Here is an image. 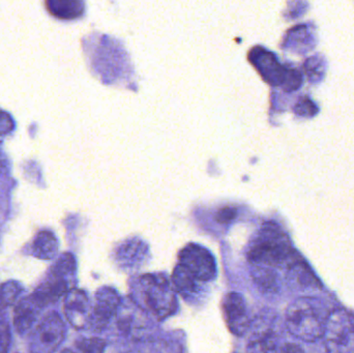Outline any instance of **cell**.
<instances>
[{
  "label": "cell",
  "instance_id": "ffe728a7",
  "mask_svg": "<svg viewBox=\"0 0 354 353\" xmlns=\"http://www.w3.org/2000/svg\"><path fill=\"white\" fill-rule=\"evenodd\" d=\"M131 353H179L177 347L165 341L153 342V343L145 344L142 348Z\"/></svg>",
  "mask_w": 354,
  "mask_h": 353
},
{
  "label": "cell",
  "instance_id": "ba28073f",
  "mask_svg": "<svg viewBox=\"0 0 354 353\" xmlns=\"http://www.w3.org/2000/svg\"><path fill=\"white\" fill-rule=\"evenodd\" d=\"M179 263L187 269L198 282H210L218 275L214 255L198 244H189L179 252Z\"/></svg>",
  "mask_w": 354,
  "mask_h": 353
},
{
  "label": "cell",
  "instance_id": "8fae6325",
  "mask_svg": "<svg viewBox=\"0 0 354 353\" xmlns=\"http://www.w3.org/2000/svg\"><path fill=\"white\" fill-rule=\"evenodd\" d=\"M64 310L66 319L73 327L76 330L88 327L93 308L88 296L83 290L74 288L66 294Z\"/></svg>",
  "mask_w": 354,
  "mask_h": 353
},
{
  "label": "cell",
  "instance_id": "9c48e42d",
  "mask_svg": "<svg viewBox=\"0 0 354 353\" xmlns=\"http://www.w3.org/2000/svg\"><path fill=\"white\" fill-rule=\"evenodd\" d=\"M120 308V298L114 288L104 286L95 294V304L91 310L88 327L95 333H102L116 316Z\"/></svg>",
  "mask_w": 354,
  "mask_h": 353
},
{
  "label": "cell",
  "instance_id": "277c9868",
  "mask_svg": "<svg viewBox=\"0 0 354 353\" xmlns=\"http://www.w3.org/2000/svg\"><path fill=\"white\" fill-rule=\"evenodd\" d=\"M77 263L74 255L64 253L48 271L33 296L45 308L62 296L74 289L76 285Z\"/></svg>",
  "mask_w": 354,
  "mask_h": 353
},
{
  "label": "cell",
  "instance_id": "7a4b0ae2",
  "mask_svg": "<svg viewBox=\"0 0 354 353\" xmlns=\"http://www.w3.org/2000/svg\"><path fill=\"white\" fill-rule=\"evenodd\" d=\"M251 267H287L295 258L287 234L274 223H266L252 238L247 253Z\"/></svg>",
  "mask_w": 354,
  "mask_h": 353
},
{
  "label": "cell",
  "instance_id": "5b68a950",
  "mask_svg": "<svg viewBox=\"0 0 354 353\" xmlns=\"http://www.w3.org/2000/svg\"><path fill=\"white\" fill-rule=\"evenodd\" d=\"M326 353H354V317L344 310L328 315L324 333Z\"/></svg>",
  "mask_w": 354,
  "mask_h": 353
},
{
  "label": "cell",
  "instance_id": "52a82bcc",
  "mask_svg": "<svg viewBox=\"0 0 354 353\" xmlns=\"http://www.w3.org/2000/svg\"><path fill=\"white\" fill-rule=\"evenodd\" d=\"M66 337V325L55 312L46 315L35 327L29 340V353H53Z\"/></svg>",
  "mask_w": 354,
  "mask_h": 353
},
{
  "label": "cell",
  "instance_id": "44dd1931",
  "mask_svg": "<svg viewBox=\"0 0 354 353\" xmlns=\"http://www.w3.org/2000/svg\"><path fill=\"white\" fill-rule=\"evenodd\" d=\"M12 344V332L6 319L0 318V353L10 352Z\"/></svg>",
  "mask_w": 354,
  "mask_h": 353
},
{
  "label": "cell",
  "instance_id": "4fadbf2b",
  "mask_svg": "<svg viewBox=\"0 0 354 353\" xmlns=\"http://www.w3.org/2000/svg\"><path fill=\"white\" fill-rule=\"evenodd\" d=\"M147 253H149V248L147 245L138 238H133L118 247L116 251V259L120 267L133 269L142 265Z\"/></svg>",
  "mask_w": 354,
  "mask_h": 353
},
{
  "label": "cell",
  "instance_id": "7c38bea8",
  "mask_svg": "<svg viewBox=\"0 0 354 353\" xmlns=\"http://www.w3.org/2000/svg\"><path fill=\"white\" fill-rule=\"evenodd\" d=\"M43 306L31 296L22 298L15 310L14 325L20 335H26L39 318Z\"/></svg>",
  "mask_w": 354,
  "mask_h": 353
},
{
  "label": "cell",
  "instance_id": "d4e9b609",
  "mask_svg": "<svg viewBox=\"0 0 354 353\" xmlns=\"http://www.w3.org/2000/svg\"><path fill=\"white\" fill-rule=\"evenodd\" d=\"M8 172V163L3 153L0 151V176L6 175Z\"/></svg>",
  "mask_w": 354,
  "mask_h": 353
},
{
  "label": "cell",
  "instance_id": "d6986e66",
  "mask_svg": "<svg viewBox=\"0 0 354 353\" xmlns=\"http://www.w3.org/2000/svg\"><path fill=\"white\" fill-rule=\"evenodd\" d=\"M77 347L82 353H104L106 342L101 338H86L77 341Z\"/></svg>",
  "mask_w": 354,
  "mask_h": 353
},
{
  "label": "cell",
  "instance_id": "5bb4252c",
  "mask_svg": "<svg viewBox=\"0 0 354 353\" xmlns=\"http://www.w3.org/2000/svg\"><path fill=\"white\" fill-rule=\"evenodd\" d=\"M58 252V240L53 232L43 230L35 238L32 244V254L41 260L55 258Z\"/></svg>",
  "mask_w": 354,
  "mask_h": 353
},
{
  "label": "cell",
  "instance_id": "2e32d148",
  "mask_svg": "<svg viewBox=\"0 0 354 353\" xmlns=\"http://www.w3.org/2000/svg\"><path fill=\"white\" fill-rule=\"evenodd\" d=\"M48 10L59 19L78 18L84 12V3L80 1H49Z\"/></svg>",
  "mask_w": 354,
  "mask_h": 353
},
{
  "label": "cell",
  "instance_id": "30bf717a",
  "mask_svg": "<svg viewBox=\"0 0 354 353\" xmlns=\"http://www.w3.org/2000/svg\"><path fill=\"white\" fill-rule=\"evenodd\" d=\"M227 327L233 335L241 337L249 331L251 321L248 315L245 298L237 292H229L222 303Z\"/></svg>",
  "mask_w": 354,
  "mask_h": 353
},
{
  "label": "cell",
  "instance_id": "9a60e30c",
  "mask_svg": "<svg viewBox=\"0 0 354 353\" xmlns=\"http://www.w3.org/2000/svg\"><path fill=\"white\" fill-rule=\"evenodd\" d=\"M172 284L176 292L183 298L193 296L197 292L198 281L183 265H177L172 275Z\"/></svg>",
  "mask_w": 354,
  "mask_h": 353
},
{
  "label": "cell",
  "instance_id": "e0dca14e",
  "mask_svg": "<svg viewBox=\"0 0 354 353\" xmlns=\"http://www.w3.org/2000/svg\"><path fill=\"white\" fill-rule=\"evenodd\" d=\"M252 278L256 285L266 292H277L279 289L278 275L268 267H251Z\"/></svg>",
  "mask_w": 354,
  "mask_h": 353
},
{
  "label": "cell",
  "instance_id": "3957f363",
  "mask_svg": "<svg viewBox=\"0 0 354 353\" xmlns=\"http://www.w3.org/2000/svg\"><path fill=\"white\" fill-rule=\"evenodd\" d=\"M328 315L315 298H301L287 309L285 323L291 335L312 343L324 337Z\"/></svg>",
  "mask_w": 354,
  "mask_h": 353
},
{
  "label": "cell",
  "instance_id": "484cf974",
  "mask_svg": "<svg viewBox=\"0 0 354 353\" xmlns=\"http://www.w3.org/2000/svg\"><path fill=\"white\" fill-rule=\"evenodd\" d=\"M60 353H77V352H73V350H64Z\"/></svg>",
  "mask_w": 354,
  "mask_h": 353
},
{
  "label": "cell",
  "instance_id": "603a6c76",
  "mask_svg": "<svg viewBox=\"0 0 354 353\" xmlns=\"http://www.w3.org/2000/svg\"><path fill=\"white\" fill-rule=\"evenodd\" d=\"M235 216H236V211L230 207H226V209H221L218 213V222L221 224H228L231 221L234 220Z\"/></svg>",
  "mask_w": 354,
  "mask_h": 353
},
{
  "label": "cell",
  "instance_id": "7402d4cb",
  "mask_svg": "<svg viewBox=\"0 0 354 353\" xmlns=\"http://www.w3.org/2000/svg\"><path fill=\"white\" fill-rule=\"evenodd\" d=\"M15 128V122L10 114L0 109V136L10 134Z\"/></svg>",
  "mask_w": 354,
  "mask_h": 353
},
{
  "label": "cell",
  "instance_id": "8992f818",
  "mask_svg": "<svg viewBox=\"0 0 354 353\" xmlns=\"http://www.w3.org/2000/svg\"><path fill=\"white\" fill-rule=\"evenodd\" d=\"M249 59L270 84L283 85L286 89L299 87V73L284 68L272 52L257 46L250 51Z\"/></svg>",
  "mask_w": 354,
  "mask_h": 353
},
{
  "label": "cell",
  "instance_id": "cb8c5ba5",
  "mask_svg": "<svg viewBox=\"0 0 354 353\" xmlns=\"http://www.w3.org/2000/svg\"><path fill=\"white\" fill-rule=\"evenodd\" d=\"M280 353H305L303 348L297 344L285 343L281 346Z\"/></svg>",
  "mask_w": 354,
  "mask_h": 353
},
{
  "label": "cell",
  "instance_id": "ac0fdd59",
  "mask_svg": "<svg viewBox=\"0 0 354 353\" xmlns=\"http://www.w3.org/2000/svg\"><path fill=\"white\" fill-rule=\"evenodd\" d=\"M22 286L16 281H8L0 285V313L12 306L22 292Z\"/></svg>",
  "mask_w": 354,
  "mask_h": 353
},
{
  "label": "cell",
  "instance_id": "6da1fadb",
  "mask_svg": "<svg viewBox=\"0 0 354 353\" xmlns=\"http://www.w3.org/2000/svg\"><path fill=\"white\" fill-rule=\"evenodd\" d=\"M135 304L159 321L171 316L177 310L176 292L163 274L141 276L132 287Z\"/></svg>",
  "mask_w": 354,
  "mask_h": 353
}]
</instances>
